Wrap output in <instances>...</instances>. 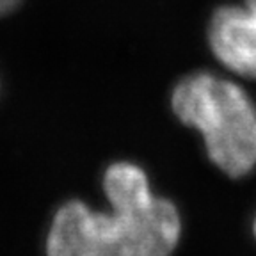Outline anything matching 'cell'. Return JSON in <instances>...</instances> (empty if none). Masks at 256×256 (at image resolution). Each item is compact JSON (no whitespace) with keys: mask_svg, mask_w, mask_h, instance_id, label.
Returning <instances> with one entry per match:
<instances>
[{"mask_svg":"<svg viewBox=\"0 0 256 256\" xmlns=\"http://www.w3.org/2000/svg\"><path fill=\"white\" fill-rule=\"evenodd\" d=\"M252 232H254V236H256V217H254V224H252Z\"/></svg>","mask_w":256,"mask_h":256,"instance_id":"5","label":"cell"},{"mask_svg":"<svg viewBox=\"0 0 256 256\" xmlns=\"http://www.w3.org/2000/svg\"><path fill=\"white\" fill-rule=\"evenodd\" d=\"M22 0H0V16L9 14L11 11H14L20 6Z\"/></svg>","mask_w":256,"mask_h":256,"instance_id":"4","label":"cell"},{"mask_svg":"<svg viewBox=\"0 0 256 256\" xmlns=\"http://www.w3.org/2000/svg\"><path fill=\"white\" fill-rule=\"evenodd\" d=\"M110 210L80 200L57 208L46 233V256H171L182 238V217L171 200L153 194L148 174L114 162L104 174Z\"/></svg>","mask_w":256,"mask_h":256,"instance_id":"1","label":"cell"},{"mask_svg":"<svg viewBox=\"0 0 256 256\" xmlns=\"http://www.w3.org/2000/svg\"><path fill=\"white\" fill-rule=\"evenodd\" d=\"M208 46L232 73L256 78V0L220 6L210 16Z\"/></svg>","mask_w":256,"mask_h":256,"instance_id":"3","label":"cell"},{"mask_svg":"<svg viewBox=\"0 0 256 256\" xmlns=\"http://www.w3.org/2000/svg\"><path fill=\"white\" fill-rule=\"evenodd\" d=\"M171 108L203 136L208 158L232 178L256 166V105L236 82L210 72L185 75L171 92Z\"/></svg>","mask_w":256,"mask_h":256,"instance_id":"2","label":"cell"}]
</instances>
